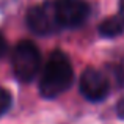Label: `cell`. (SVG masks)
<instances>
[{
  "mask_svg": "<svg viewBox=\"0 0 124 124\" xmlns=\"http://www.w3.org/2000/svg\"><path fill=\"white\" fill-rule=\"evenodd\" d=\"M74 82L71 61L63 52L55 50L49 57L39 80V93L44 99H55L69 90Z\"/></svg>",
  "mask_w": 124,
  "mask_h": 124,
  "instance_id": "1",
  "label": "cell"
},
{
  "mask_svg": "<svg viewBox=\"0 0 124 124\" xmlns=\"http://www.w3.org/2000/svg\"><path fill=\"white\" fill-rule=\"evenodd\" d=\"M13 71L21 82H31L41 66V54L31 41H21L13 50Z\"/></svg>",
  "mask_w": 124,
  "mask_h": 124,
  "instance_id": "2",
  "label": "cell"
},
{
  "mask_svg": "<svg viewBox=\"0 0 124 124\" xmlns=\"http://www.w3.org/2000/svg\"><path fill=\"white\" fill-rule=\"evenodd\" d=\"M50 5L58 27H79L90 16V5L86 0H52Z\"/></svg>",
  "mask_w": 124,
  "mask_h": 124,
  "instance_id": "3",
  "label": "cell"
},
{
  "mask_svg": "<svg viewBox=\"0 0 124 124\" xmlns=\"http://www.w3.org/2000/svg\"><path fill=\"white\" fill-rule=\"evenodd\" d=\"M79 86L83 97L91 101V102L104 101L110 91V83L107 80V77L94 68H88L82 72Z\"/></svg>",
  "mask_w": 124,
  "mask_h": 124,
  "instance_id": "4",
  "label": "cell"
},
{
  "mask_svg": "<svg viewBox=\"0 0 124 124\" xmlns=\"http://www.w3.org/2000/svg\"><path fill=\"white\" fill-rule=\"evenodd\" d=\"M27 24L31 31L38 35H49L58 27L50 2L39 6H33L27 13Z\"/></svg>",
  "mask_w": 124,
  "mask_h": 124,
  "instance_id": "5",
  "label": "cell"
},
{
  "mask_svg": "<svg viewBox=\"0 0 124 124\" xmlns=\"http://www.w3.org/2000/svg\"><path fill=\"white\" fill-rule=\"evenodd\" d=\"M124 31V19L121 16H113V17H107L102 24L99 25V33L102 36L112 38L118 36Z\"/></svg>",
  "mask_w": 124,
  "mask_h": 124,
  "instance_id": "6",
  "label": "cell"
},
{
  "mask_svg": "<svg viewBox=\"0 0 124 124\" xmlns=\"http://www.w3.org/2000/svg\"><path fill=\"white\" fill-rule=\"evenodd\" d=\"M11 102H13V97H11V93L8 90L0 86V116L5 115L6 112L9 110L11 107Z\"/></svg>",
  "mask_w": 124,
  "mask_h": 124,
  "instance_id": "7",
  "label": "cell"
},
{
  "mask_svg": "<svg viewBox=\"0 0 124 124\" xmlns=\"http://www.w3.org/2000/svg\"><path fill=\"white\" fill-rule=\"evenodd\" d=\"M6 50H8V44H6L5 36H3V35L0 33V58H2V57H5Z\"/></svg>",
  "mask_w": 124,
  "mask_h": 124,
  "instance_id": "8",
  "label": "cell"
},
{
  "mask_svg": "<svg viewBox=\"0 0 124 124\" xmlns=\"http://www.w3.org/2000/svg\"><path fill=\"white\" fill-rule=\"evenodd\" d=\"M119 16L124 19V0H119Z\"/></svg>",
  "mask_w": 124,
  "mask_h": 124,
  "instance_id": "9",
  "label": "cell"
}]
</instances>
